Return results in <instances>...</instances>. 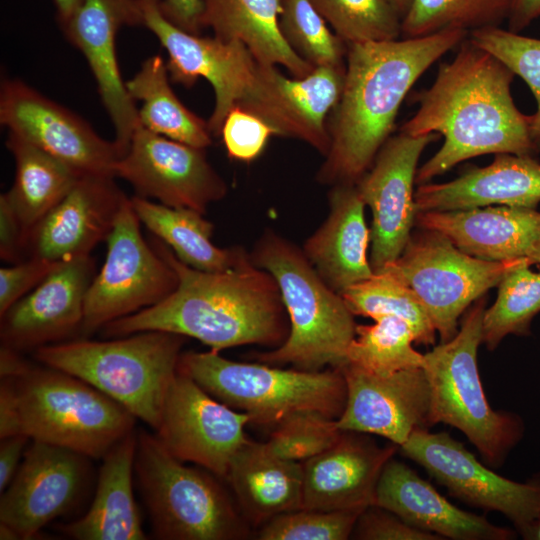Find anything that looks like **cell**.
Instances as JSON below:
<instances>
[{"instance_id": "obj_1", "label": "cell", "mask_w": 540, "mask_h": 540, "mask_svg": "<svg viewBox=\"0 0 540 540\" xmlns=\"http://www.w3.org/2000/svg\"><path fill=\"white\" fill-rule=\"evenodd\" d=\"M515 74L496 56L469 38L450 62L439 66L432 86L418 93L417 112L400 132L440 134L441 148L416 173L425 184L455 165L484 154H536L529 115L515 105Z\"/></svg>"}, {"instance_id": "obj_2", "label": "cell", "mask_w": 540, "mask_h": 540, "mask_svg": "<svg viewBox=\"0 0 540 540\" xmlns=\"http://www.w3.org/2000/svg\"><path fill=\"white\" fill-rule=\"evenodd\" d=\"M153 247L177 273V288L160 303L108 323L103 336L165 331L195 338L216 352L286 340L289 329L278 284L249 256L231 269L206 272L182 263L159 239Z\"/></svg>"}, {"instance_id": "obj_3", "label": "cell", "mask_w": 540, "mask_h": 540, "mask_svg": "<svg viewBox=\"0 0 540 540\" xmlns=\"http://www.w3.org/2000/svg\"><path fill=\"white\" fill-rule=\"evenodd\" d=\"M468 31L347 45L344 85L328 124L330 148L317 179L356 184L393 130L400 106L419 77Z\"/></svg>"}, {"instance_id": "obj_4", "label": "cell", "mask_w": 540, "mask_h": 540, "mask_svg": "<svg viewBox=\"0 0 540 540\" xmlns=\"http://www.w3.org/2000/svg\"><path fill=\"white\" fill-rule=\"evenodd\" d=\"M136 417L80 378L28 361L1 377L0 438L23 434L93 459L134 431Z\"/></svg>"}, {"instance_id": "obj_5", "label": "cell", "mask_w": 540, "mask_h": 540, "mask_svg": "<svg viewBox=\"0 0 540 540\" xmlns=\"http://www.w3.org/2000/svg\"><path fill=\"white\" fill-rule=\"evenodd\" d=\"M251 261L274 277L289 318L286 340L258 360L304 371L343 367L357 325L341 294L324 282L303 251L275 233L259 240Z\"/></svg>"}, {"instance_id": "obj_6", "label": "cell", "mask_w": 540, "mask_h": 540, "mask_svg": "<svg viewBox=\"0 0 540 540\" xmlns=\"http://www.w3.org/2000/svg\"><path fill=\"white\" fill-rule=\"evenodd\" d=\"M184 341L175 333L142 331L108 341L49 344L34 357L95 387L155 431Z\"/></svg>"}, {"instance_id": "obj_7", "label": "cell", "mask_w": 540, "mask_h": 540, "mask_svg": "<svg viewBox=\"0 0 540 540\" xmlns=\"http://www.w3.org/2000/svg\"><path fill=\"white\" fill-rule=\"evenodd\" d=\"M485 298L464 314L457 334L424 354L423 369L430 392V426L444 423L460 430L476 447L483 462L499 468L521 440V418L494 410L485 395L478 365Z\"/></svg>"}, {"instance_id": "obj_8", "label": "cell", "mask_w": 540, "mask_h": 540, "mask_svg": "<svg viewBox=\"0 0 540 540\" xmlns=\"http://www.w3.org/2000/svg\"><path fill=\"white\" fill-rule=\"evenodd\" d=\"M174 457L155 434L137 432L136 484L159 540H238L248 522L208 470Z\"/></svg>"}, {"instance_id": "obj_9", "label": "cell", "mask_w": 540, "mask_h": 540, "mask_svg": "<svg viewBox=\"0 0 540 540\" xmlns=\"http://www.w3.org/2000/svg\"><path fill=\"white\" fill-rule=\"evenodd\" d=\"M178 369L212 397L260 425H278L303 411L338 419L346 404L340 369L304 371L235 362L213 350L181 354Z\"/></svg>"}, {"instance_id": "obj_10", "label": "cell", "mask_w": 540, "mask_h": 540, "mask_svg": "<svg viewBox=\"0 0 540 540\" xmlns=\"http://www.w3.org/2000/svg\"><path fill=\"white\" fill-rule=\"evenodd\" d=\"M401 255L379 273L409 287L427 311L441 342L458 332L461 315L525 258L489 261L470 256L440 232L420 228Z\"/></svg>"}, {"instance_id": "obj_11", "label": "cell", "mask_w": 540, "mask_h": 540, "mask_svg": "<svg viewBox=\"0 0 540 540\" xmlns=\"http://www.w3.org/2000/svg\"><path fill=\"white\" fill-rule=\"evenodd\" d=\"M140 223L127 198L106 238L104 264L85 295L82 335L152 307L177 288V273L147 244Z\"/></svg>"}, {"instance_id": "obj_12", "label": "cell", "mask_w": 540, "mask_h": 540, "mask_svg": "<svg viewBox=\"0 0 540 540\" xmlns=\"http://www.w3.org/2000/svg\"><path fill=\"white\" fill-rule=\"evenodd\" d=\"M398 449L446 487L453 497L473 507L503 514L517 532L540 515V476L525 483L505 478L481 463L446 432L418 429Z\"/></svg>"}, {"instance_id": "obj_13", "label": "cell", "mask_w": 540, "mask_h": 540, "mask_svg": "<svg viewBox=\"0 0 540 540\" xmlns=\"http://www.w3.org/2000/svg\"><path fill=\"white\" fill-rule=\"evenodd\" d=\"M138 2L143 26L167 51L170 80L191 87L202 77L212 85L215 105L208 126L212 134L219 135L226 115L254 85L258 61L240 41L202 37L178 28L162 13L161 0Z\"/></svg>"}, {"instance_id": "obj_14", "label": "cell", "mask_w": 540, "mask_h": 540, "mask_svg": "<svg viewBox=\"0 0 540 540\" xmlns=\"http://www.w3.org/2000/svg\"><path fill=\"white\" fill-rule=\"evenodd\" d=\"M88 457L31 440L21 464L0 497V539L28 540L68 513L89 477Z\"/></svg>"}, {"instance_id": "obj_15", "label": "cell", "mask_w": 540, "mask_h": 540, "mask_svg": "<svg viewBox=\"0 0 540 540\" xmlns=\"http://www.w3.org/2000/svg\"><path fill=\"white\" fill-rule=\"evenodd\" d=\"M251 417L212 397L178 369L161 409L155 435L178 460L226 478L230 463L248 440Z\"/></svg>"}, {"instance_id": "obj_16", "label": "cell", "mask_w": 540, "mask_h": 540, "mask_svg": "<svg viewBox=\"0 0 540 540\" xmlns=\"http://www.w3.org/2000/svg\"><path fill=\"white\" fill-rule=\"evenodd\" d=\"M0 123L80 175L113 176L122 154L81 117L18 79L0 88Z\"/></svg>"}, {"instance_id": "obj_17", "label": "cell", "mask_w": 540, "mask_h": 540, "mask_svg": "<svg viewBox=\"0 0 540 540\" xmlns=\"http://www.w3.org/2000/svg\"><path fill=\"white\" fill-rule=\"evenodd\" d=\"M204 150L139 124L127 152L114 165L113 175L131 184L137 196L205 214L210 203L226 195L227 185Z\"/></svg>"}, {"instance_id": "obj_18", "label": "cell", "mask_w": 540, "mask_h": 540, "mask_svg": "<svg viewBox=\"0 0 540 540\" xmlns=\"http://www.w3.org/2000/svg\"><path fill=\"white\" fill-rule=\"evenodd\" d=\"M438 134L389 137L355 186L372 212L370 264L381 272L403 252L415 225L417 164Z\"/></svg>"}, {"instance_id": "obj_19", "label": "cell", "mask_w": 540, "mask_h": 540, "mask_svg": "<svg viewBox=\"0 0 540 540\" xmlns=\"http://www.w3.org/2000/svg\"><path fill=\"white\" fill-rule=\"evenodd\" d=\"M346 67H316L303 78H287L275 65L258 62L254 85L238 103L271 126L276 135L305 141L326 155L331 140L327 116L337 105Z\"/></svg>"}, {"instance_id": "obj_20", "label": "cell", "mask_w": 540, "mask_h": 540, "mask_svg": "<svg viewBox=\"0 0 540 540\" xmlns=\"http://www.w3.org/2000/svg\"><path fill=\"white\" fill-rule=\"evenodd\" d=\"M139 25L143 26V15L138 0H82L61 28L89 64L122 156L140 123L135 101L119 70L116 37L122 26Z\"/></svg>"}, {"instance_id": "obj_21", "label": "cell", "mask_w": 540, "mask_h": 540, "mask_svg": "<svg viewBox=\"0 0 540 540\" xmlns=\"http://www.w3.org/2000/svg\"><path fill=\"white\" fill-rule=\"evenodd\" d=\"M340 370L347 389L337 419L341 430L375 434L399 447L414 431L431 427V392L423 368L381 375L347 363Z\"/></svg>"}, {"instance_id": "obj_22", "label": "cell", "mask_w": 540, "mask_h": 540, "mask_svg": "<svg viewBox=\"0 0 540 540\" xmlns=\"http://www.w3.org/2000/svg\"><path fill=\"white\" fill-rule=\"evenodd\" d=\"M114 178L79 176L63 199L28 232L24 253L55 263L90 255L106 240L128 198Z\"/></svg>"}, {"instance_id": "obj_23", "label": "cell", "mask_w": 540, "mask_h": 540, "mask_svg": "<svg viewBox=\"0 0 540 540\" xmlns=\"http://www.w3.org/2000/svg\"><path fill=\"white\" fill-rule=\"evenodd\" d=\"M94 271L90 255L59 263L1 316V346L18 352L36 350L81 330L85 295Z\"/></svg>"}, {"instance_id": "obj_24", "label": "cell", "mask_w": 540, "mask_h": 540, "mask_svg": "<svg viewBox=\"0 0 540 540\" xmlns=\"http://www.w3.org/2000/svg\"><path fill=\"white\" fill-rule=\"evenodd\" d=\"M398 446H379L365 433L343 431L325 451L302 462V508L365 509L374 505L379 477Z\"/></svg>"}, {"instance_id": "obj_25", "label": "cell", "mask_w": 540, "mask_h": 540, "mask_svg": "<svg viewBox=\"0 0 540 540\" xmlns=\"http://www.w3.org/2000/svg\"><path fill=\"white\" fill-rule=\"evenodd\" d=\"M374 505L411 526L453 540H510L515 531L456 507L411 467L393 457L379 477Z\"/></svg>"}, {"instance_id": "obj_26", "label": "cell", "mask_w": 540, "mask_h": 540, "mask_svg": "<svg viewBox=\"0 0 540 540\" xmlns=\"http://www.w3.org/2000/svg\"><path fill=\"white\" fill-rule=\"evenodd\" d=\"M415 224L448 237L464 253L489 261L528 258L540 242V212L491 205L418 212Z\"/></svg>"}, {"instance_id": "obj_27", "label": "cell", "mask_w": 540, "mask_h": 540, "mask_svg": "<svg viewBox=\"0 0 540 540\" xmlns=\"http://www.w3.org/2000/svg\"><path fill=\"white\" fill-rule=\"evenodd\" d=\"M539 203L540 163L533 156L507 153L454 180L420 184L415 191L417 213L491 205L536 209Z\"/></svg>"}, {"instance_id": "obj_28", "label": "cell", "mask_w": 540, "mask_h": 540, "mask_svg": "<svg viewBox=\"0 0 540 540\" xmlns=\"http://www.w3.org/2000/svg\"><path fill=\"white\" fill-rule=\"evenodd\" d=\"M329 206L328 217L306 240L303 252L324 282L341 294L374 275L368 259L371 231L355 184L334 185Z\"/></svg>"}, {"instance_id": "obj_29", "label": "cell", "mask_w": 540, "mask_h": 540, "mask_svg": "<svg viewBox=\"0 0 540 540\" xmlns=\"http://www.w3.org/2000/svg\"><path fill=\"white\" fill-rule=\"evenodd\" d=\"M137 433L127 434L102 458L96 492L88 511L79 519L57 525L74 540H145L140 512L133 494Z\"/></svg>"}, {"instance_id": "obj_30", "label": "cell", "mask_w": 540, "mask_h": 540, "mask_svg": "<svg viewBox=\"0 0 540 540\" xmlns=\"http://www.w3.org/2000/svg\"><path fill=\"white\" fill-rule=\"evenodd\" d=\"M225 479L242 515L253 525L302 508V463L278 456L266 442L247 440L233 457Z\"/></svg>"}, {"instance_id": "obj_31", "label": "cell", "mask_w": 540, "mask_h": 540, "mask_svg": "<svg viewBox=\"0 0 540 540\" xmlns=\"http://www.w3.org/2000/svg\"><path fill=\"white\" fill-rule=\"evenodd\" d=\"M203 27L225 41L242 42L262 64L284 66L295 78L315 67L288 45L280 27L281 0H202Z\"/></svg>"}, {"instance_id": "obj_32", "label": "cell", "mask_w": 540, "mask_h": 540, "mask_svg": "<svg viewBox=\"0 0 540 540\" xmlns=\"http://www.w3.org/2000/svg\"><path fill=\"white\" fill-rule=\"evenodd\" d=\"M130 200L139 221L192 268L224 271L248 257L241 248L223 249L214 245L211 242L214 226L200 212L166 206L137 195Z\"/></svg>"}, {"instance_id": "obj_33", "label": "cell", "mask_w": 540, "mask_h": 540, "mask_svg": "<svg viewBox=\"0 0 540 540\" xmlns=\"http://www.w3.org/2000/svg\"><path fill=\"white\" fill-rule=\"evenodd\" d=\"M6 147L15 160L16 173L11 189L5 194L27 237L81 175L12 132L8 134Z\"/></svg>"}, {"instance_id": "obj_34", "label": "cell", "mask_w": 540, "mask_h": 540, "mask_svg": "<svg viewBox=\"0 0 540 540\" xmlns=\"http://www.w3.org/2000/svg\"><path fill=\"white\" fill-rule=\"evenodd\" d=\"M169 79L167 64L160 55H153L125 82L132 99L142 102L139 123L158 135L205 149L212 143L208 122L182 104Z\"/></svg>"}, {"instance_id": "obj_35", "label": "cell", "mask_w": 540, "mask_h": 540, "mask_svg": "<svg viewBox=\"0 0 540 540\" xmlns=\"http://www.w3.org/2000/svg\"><path fill=\"white\" fill-rule=\"evenodd\" d=\"M525 258L501 279L494 304L485 309L482 343L494 350L510 334L526 336L533 318L540 312V271L531 269Z\"/></svg>"}, {"instance_id": "obj_36", "label": "cell", "mask_w": 540, "mask_h": 540, "mask_svg": "<svg viewBox=\"0 0 540 540\" xmlns=\"http://www.w3.org/2000/svg\"><path fill=\"white\" fill-rule=\"evenodd\" d=\"M354 315L370 317L394 316L406 321L415 336V343L432 345L436 329L414 292L386 273L374 275L341 293Z\"/></svg>"}, {"instance_id": "obj_37", "label": "cell", "mask_w": 540, "mask_h": 540, "mask_svg": "<svg viewBox=\"0 0 540 540\" xmlns=\"http://www.w3.org/2000/svg\"><path fill=\"white\" fill-rule=\"evenodd\" d=\"M374 321L372 325L356 326L355 338L347 351L348 364L381 375L423 368L424 354L413 348L415 336L406 321L394 316Z\"/></svg>"}, {"instance_id": "obj_38", "label": "cell", "mask_w": 540, "mask_h": 540, "mask_svg": "<svg viewBox=\"0 0 540 540\" xmlns=\"http://www.w3.org/2000/svg\"><path fill=\"white\" fill-rule=\"evenodd\" d=\"M512 0H412L402 18L404 38L447 29L472 31L498 26L509 16Z\"/></svg>"}, {"instance_id": "obj_39", "label": "cell", "mask_w": 540, "mask_h": 540, "mask_svg": "<svg viewBox=\"0 0 540 540\" xmlns=\"http://www.w3.org/2000/svg\"><path fill=\"white\" fill-rule=\"evenodd\" d=\"M347 45L398 40L402 18L387 0H310Z\"/></svg>"}, {"instance_id": "obj_40", "label": "cell", "mask_w": 540, "mask_h": 540, "mask_svg": "<svg viewBox=\"0 0 540 540\" xmlns=\"http://www.w3.org/2000/svg\"><path fill=\"white\" fill-rule=\"evenodd\" d=\"M280 31L288 45L312 66H341L344 42L327 27L310 0H281Z\"/></svg>"}, {"instance_id": "obj_41", "label": "cell", "mask_w": 540, "mask_h": 540, "mask_svg": "<svg viewBox=\"0 0 540 540\" xmlns=\"http://www.w3.org/2000/svg\"><path fill=\"white\" fill-rule=\"evenodd\" d=\"M469 39L496 56L529 87L536 101V111L529 115V133L536 154L540 153V39L498 26L472 30Z\"/></svg>"}, {"instance_id": "obj_42", "label": "cell", "mask_w": 540, "mask_h": 540, "mask_svg": "<svg viewBox=\"0 0 540 540\" xmlns=\"http://www.w3.org/2000/svg\"><path fill=\"white\" fill-rule=\"evenodd\" d=\"M364 510V509H363ZM300 508L280 514L262 525L260 540H346L363 511Z\"/></svg>"}, {"instance_id": "obj_43", "label": "cell", "mask_w": 540, "mask_h": 540, "mask_svg": "<svg viewBox=\"0 0 540 540\" xmlns=\"http://www.w3.org/2000/svg\"><path fill=\"white\" fill-rule=\"evenodd\" d=\"M337 419L312 411L294 413L278 425L266 442L278 456L303 462L333 445L341 435Z\"/></svg>"}, {"instance_id": "obj_44", "label": "cell", "mask_w": 540, "mask_h": 540, "mask_svg": "<svg viewBox=\"0 0 540 540\" xmlns=\"http://www.w3.org/2000/svg\"><path fill=\"white\" fill-rule=\"evenodd\" d=\"M220 134L229 157L244 162L256 159L276 135L265 121L238 106L226 115Z\"/></svg>"}, {"instance_id": "obj_45", "label": "cell", "mask_w": 540, "mask_h": 540, "mask_svg": "<svg viewBox=\"0 0 540 540\" xmlns=\"http://www.w3.org/2000/svg\"><path fill=\"white\" fill-rule=\"evenodd\" d=\"M352 536L360 540H442L440 536L419 530L377 505L368 506L360 513Z\"/></svg>"}, {"instance_id": "obj_46", "label": "cell", "mask_w": 540, "mask_h": 540, "mask_svg": "<svg viewBox=\"0 0 540 540\" xmlns=\"http://www.w3.org/2000/svg\"><path fill=\"white\" fill-rule=\"evenodd\" d=\"M59 263L28 257L0 269V317L41 283Z\"/></svg>"}, {"instance_id": "obj_47", "label": "cell", "mask_w": 540, "mask_h": 540, "mask_svg": "<svg viewBox=\"0 0 540 540\" xmlns=\"http://www.w3.org/2000/svg\"><path fill=\"white\" fill-rule=\"evenodd\" d=\"M26 232L6 194L0 196V257L18 263L25 251Z\"/></svg>"}, {"instance_id": "obj_48", "label": "cell", "mask_w": 540, "mask_h": 540, "mask_svg": "<svg viewBox=\"0 0 540 540\" xmlns=\"http://www.w3.org/2000/svg\"><path fill=\"white\" fill-rule=\"evenodd\" d=\"M160 7L164 16L178 28L195 35H200L203 27L202 0H161Z\"/></svg>"}, {"instance_id": "obj_49", "label": "cell", "mask_w": 540, "mask_h": 540, "mask_svg": "<svg viewBox=\"0 0 540 540\" xmlns=\"http://www.w3.org/2000/svg\"><path fill=\"white\" fill-rule=\"evenodd\" d=\"M0 492L15 476L31 439L23 434L0 438Z\"/></svg>"}, {"instance_id": "obj_50", "label": "cell", "mask_w": 540, "mask_h": 540, "mask_svg": "<svg viewBox=\"0 0 540 540\" xmlns=\"http://www.w3.org/2000/svg\"><path fill=\"white\" fill-rule=\"evenodd\" d=\"M539 18L540 0H512L508 30L519 33Z\"/></svg>"}, {"instance_id": "obj_51", "label": "cell", "mask_w": 540, "mask_h": 540, "mask_svg": "<svg viewBox=\"0 0 540 540\" xmlns=\"http://www.w3.org/2000/svg\"><path fill=\"white\" fill-rule=\"evenodd\" d=\"M57 10V19L62 28L74 14L82 0H53Z\"/></svg>"}, {"instance_id": "obj_52", "label": "cell", "mask_w": 540, "mask_h": 540, "mask_svg": "<svg viewBox=\"0 0 540 540\" xmlns=\"http://www.w3.org/2000/svg\"><path fill=\"white\" fill-rule=\"evenodd\" d=\"M518 533L525 540H540V515Z\"/></svg>"}, {"instance_id": "obj_53", "label": "cell", "mask_w": 540, "mask_h": 540, "mask_svg": "<svg viewBox=\"0 0 540 540\" xmlns=\"http://www.w3.org/2000/svg\"><path fill=\"white\" fill-rule=\"evenodd\" d=\"M387 1L396 10V12L399 14L401 18L404 17V15L408 11L412 3V0H387Z\"/></svg>"}, {"instance_id": "obj_54", "label": "cell", "mask_w": 540, "mask_h": 540, "mask_svg": "<svg viewBox=\"0 0 540 540\" xmlns=\"http://www.w3.org/2000/svg\"><path fill=\"white\" fill-rule=\"evenodd\" d=\"M528 259L532 262L533 265H540V242L532 250Z\"/></svg>"}]
</instances>
